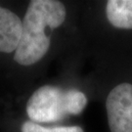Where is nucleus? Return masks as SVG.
Returning a JSON list of instances; mask_svg holds the SVG:
<instances>
[{"mask_svg":"<svg viewBox=\"0 0 132 132\" xmlns=\"http://www.w3.org/2000/svg\"><path fill=\"white\" fill-rule=\"evenodd\" d=\"M66 15V8L60 1H30L23 20L15 61L22 66H30L40 61L50 47L51 31L64 24Z\"/></svg>","mask_w":132,"mask_h":132,"instance_id":"nucleus-1","label":"nucleus"},{"mask_svg":"<svg viewBox=\"0 0 132 132\" xmlns=\"http://www.w3.org/2000/svg\"><path fill=\"white\" fill-rule=\"evenodd\" d=\"M87 104L84 93L44 85L33 92L27 103V113L33 122H55L68 114H78Z\"/></svg>","mask_w":132,"mask_h":132,"instance_id":"nucleus-2","label":"nucleus"},{"mask_svg":"<svg viewBox=\"0 0 132 132\" xmlns=\"http://www.w3.org/2000/svg\"><path fill=\"white\" fill-rule=\"evenodd\" d=\"M106 109L111 132H132V84L123 82L111 90Z\"/></svg>","mask_w":132,"mask_h":132,"instance_id":"nucleus-3","label":"nucleus"},{"mask_svg":"<svg viewBox=\"0 0 132 132\" xmlns=\"http://www.w3.org/2000/svg\"><path fill=\"white\" fill-rule=\"evenodd\" d=\"M23 22L14 12L0 6V52L16 51L22 35Z\"/></svg>","mask_w":132,"mask_h":132,"instance_id":"nucleus-4","label":"nucleus"},{"mask_svg":"<svg viewBox=\"0 0 132 132\" xmlns=\"http://www.w3.org/2000/svg\"><path fill=\"white\" fill-rule=\"evenodd\" d=\"M106 14L114 28L132 29V0H110Z\"/></svg>","mask_w":132,"mask_h":132,"instance_id":"nucleus-5","label":"nucleus"},{"mask_svg":"<svg viewBox=\"0 0 132 132\" xmlns=\"http://www.w3.org/2000/svg\"><path fill=\"white\" fill-rule=\"evenodd\" d=\"M22 132H84L79 126H60V127H43L33 121H26L22 125Z\"/></svg>","mask_w":132,"mask_h":132,"instance_id":"nucleus-6","label":"nucleus"}]
</instances>
